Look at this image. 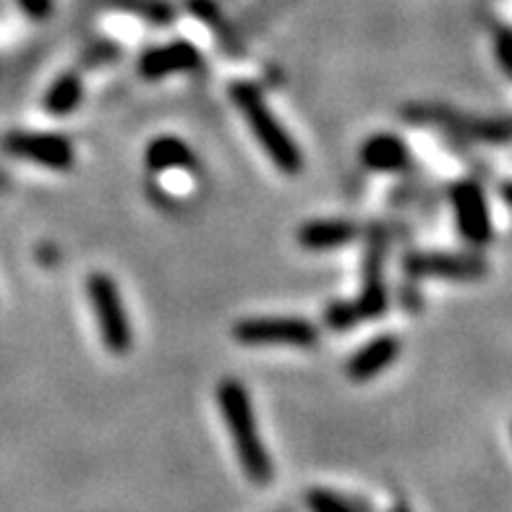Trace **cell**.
<instances>
[{"instance_id": "obj_1", "label": "cell", "mask_w": 512, "mask_h": 512, "mask_svg": "<svg viewBox=\"0 0 512 512\" xmlns=\"http://www.w3.org/2000/svg\"><path fill=\"white\" fill-rule=\"evenodd\" d=\"M217 405L228 426L230 442L236 447L238 463L251 484H270L272 481V460L264 447L259 424H256L254 405L243 382L228 377L217 384Z\"/></svg>"}, {"instance_id": "obj_2", "label": "cell", "mask_w": 512, "mask_h": 512, "mask_svg": "<svg viewBox=\"0 0 512 512\" xmlns=\"http://www.w3.org/2000/svg\"><path fill=\"white\" fill-rule=\"evenodd\" d=\"M230 100L243 115L246 126L251 128V134L259 142V147L267 152L280 173L285 176H298L304 170V152L296 144V139L288 134V128L277 121V115L272 113L264 95L249 81H236L230 84Z\"/></svg>"}, {"instance_id": "obj_3", "label": "cell", "mask_w": 512, "mask_h": 512, "mask_svg": "<svg viewBox=\"0 0 512 512\" xmlns=\"http://www.w3.org/2000/svg\"><path fill=\"white\" fill-rule=\"evenodd\" d=\"M87 296L95 311L105 351L113 356H128L134 348V327H131V317L126 314L121 290L113 277L108 272H92L87 277Z\"/></svg>"}, {"instance_id": "obj_4", "label": "cell", "mask_w": 512, "mask_h": 512, "mask_svg": "<svg viewBox=\"0 0 512 512\" xmlns=\"http://www.w3.org/2000/svg\"><path fill=\"white\" fill-rule=\"evenodd\" d=\"M233 337L243 345L311 348L319 343V327L304 317H249L233 324Z\"/></svg>"}, {"instance_id": "obj_5", "label": "cell", "mask_w": 512, "mask_h": 512, "mask_svg": "<svg viewBox=\"0 0 512 512\" xmlns=\"http://www.w3.org/2000/svg\"><path fill=\"white\" fill-rule=\"evenodd\" d=\"M3 147L8 155L40 165V168L58 170V173L74 168L76 160L74 144L68 142L66 136L50 134V131H14L3 139Z\"/></svg>"}, {"instance_id": "obj_6", "label": "cell", "mask_w": 512, "mask_h": 512, "mask_svg": "<svg viewBox=\"0 0 512 512\" xmlns=\"http://www.w3.org/2000/svg\"><path fill=\"white\" fill-rule=\"evenodd\" d=\"M384 256H387V236L379 225L369 230L364 254V275H361V296L353 301L361 322L379 319L387 311V285H384Z\"/></svg>"}, {"instance_id": "obj_7", "label": "cell", "mask_w": 512, "mask_h": 512, "mask_svg": "<svg viewBox=\"0 0 512 512\" xmlns=\"http://www.w3.org/2000/svg\"><path fill=\"white\" fill-rule=\"evenodd\" d=\"M450 199L460 236L473 246H486L492 241V215H489V204H486L484 189L479 183H455Z\"/></svg>"}, {"instance_id": "obj_8", "label": "cell", "mask_w": 512, "mask_h": 512, "mask_svg": "<svg viewBox=\"0 0 512 512\" xmlns=\"http://www.w3.org/2000/svg\"><path fill=\"white\" fill-rule=\"evenodd\" d=\"M405 272L411 277H447V280H473L486 272V264L468 254H437L416 251L405 256Z\"/></svg>"}, {"instance_id": "obj_9", "label": "cell", "mask_w": 512, "mask_h": 512, "mask_svg": "<svg viewBox=\"0 0 512 512\" xmlns=\"http://www.w3.org/2000/svg\"><path fill=\"white\" fill-rule=\"evenodd\" d=\"M202 66V53L196 45L186 40L168 42L160 48L144 50L139 58V74L149 81L168 79L173 74H189L194 68Z\"/></svg>"}, {"instance_id": "obj_10", "label": "cell", "mask_w": 512, "mask_h": 512, "mask_svg": "<svg viewBox=\"0 0 512 512\" xmlns=\"http://www.w3.org/2000/svg\"><path fill=\"white\" fill-rule=\"evenodd\" d=\"M400 351H403V343L395 335L371 337L361 351H356L348 358L345 371H348V377L353 382H369V379L379 377L382 371L390 369L398 361Z\"/></svg>"}, {"instance_id": "obj_11", "label": "cell", "mask_w": 512, "mask_h": 512, "mask_svg": "<svg viewBox=\"0 0 512 512\" xmlns=\"http://www.w3.org/2000/svg\"><path fill=\"white\" fill-rule=\"evenodd\" d=\"M358 155L366 168L377 173H403L411 168V149L395 134H371Z\"/></svg>"}, {"instance_id": "obj_12", "label": "cell", "mask_w": 512, "mask_h": 512, "mask_svg": "<svg viewBox=\"0 0 512 512\" xmlns=\"http://www.w3.org/2000/svg\"><path fill=\"white\" fill-rule=\"evenodd\" d=\"M298 246L306 251H335L343 249L358 238V228L351 220H309L298 228Z\"/></svg>"}, {"instance_id": "obj_13", "label": "cell", "mask_w": 512, "mask_h": 512, "mask_svg": "<svg viewBox=\"0 0 512 512\" xmlns=\"http://www.w3.org/2000/svg\"><path fill=\"white\" fill-rule=\"evenodd\" d=\"M144 165L155 173L165 170H196L199 157L189 144L178 136H157L144 149Z\"/></svg>"}, {"instance_id": "obj_14", "label": "cell", "mask_w": 512, "mask_h": 512, "mask_svg": "<svg viewBox=\"0 0 512 512\" xmlns=\"http://www.w3.org/2000/svg\"><path fill=\"white\" fill-rule=\"evenodd\" d=\"M81 100H84V81L76 71H68L50 84L42 105L50 115H68L79 108Z\"/></svg>"}, {"instance_id": "obj_15", "label": "cell", "mask_w": 512, "mask_h": 512, "mask_svg": "<svg viewBox=\"0 0 512 512\" xmlns=\"http://www.w3.org/2000/svg\"><path fill=\"white\" fill-rule=\"evenodd\" d=\"M115 8H121L123 14L139 16L149 24H170L176 19L173 8L165 6L162 0H113Z\"/></svg>"}, {"instance_id": "obj_16", "label": "cell", "mask_w": 512, "mask_h": 512, "mask_svg": "<svg viewBox=\"0 0 512 512\" xmlns=\"http://www.w3.org/2000/svg\"><path fill=\"white\" fill-rule=\"evenodd\" d=\"M361 322V317H358V311L353 304H332L330 309H327V324H330V330H351L353 324Z\"/></svg>"}, {"instance_id": "obj_17", "label": "cell", "mask_w": 512, "mask_h": 512, "mask_svg": "<svg viewBox=\"0 0 512 512\" xmlns=\"http://www.w3.org/2000/svg\"><path fill=\"white\" fill-rule=\"evenodd\" d=\"M309 507L311 512H358L351 502H345L330 492H311Z\"/></svg>"}, {"instance_id": "obj_18", "label": "cell", "mask_w": 512, "mask_h": 512, "mask_svg": "<svg viewBox=\"0 0 512 512\" xmlns=\"http://www.w3.org/2000/svg\"><path fill=\"white\" fill-rule=\"evenodd\" d=\"M16 6L29 21H48L53 16L55 3L53 0H16Z\"/></svg>"}, {"instance_id": "obj_19", "label": "cell", "mask_w": 512, "mask_h": 512, "mask_svg": "<svg viewBox=\"0 0 512 512\" xmlns=\"http://www.w3.org/2000/svg\"><path fill=\"white\" fill-rule=\"evenodd\" d=\"M497 61L499 66L505 68L507 74L512 76V32L510 29H502L497 34Z\"/></svg>"}, {"instance_id": "obj_20", "label": "cell", "mask_w": 512, "mask_h": 512, "mask_svg": "<svg viewBox=\"0 0 512 512\" xmlns=\"http://www.w3.org/2000/svg\"><path fill=\"white\" fill-rule=\"evenodd\" d=\"M502 196H505V202L512 207V183H505V186H502Z\"/></svg>"}]
</instances>
